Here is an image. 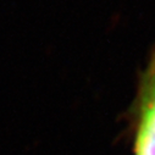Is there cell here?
<instances>
[{
  "instance_id": "1",
  "label": "cell",
  "mask_w": 155,
  "mask_h": 155,
  "mask_svg": "<svg viewBox=\"0 0 155 155\" xmlns=\"http://www.w3.org/2000/svg\"><path fill=\"white\" fill-rule=\"evenodd\" d=\"M136 155H155V60L149 65L140 88Z\"/></svg>"
}]
</instances>
